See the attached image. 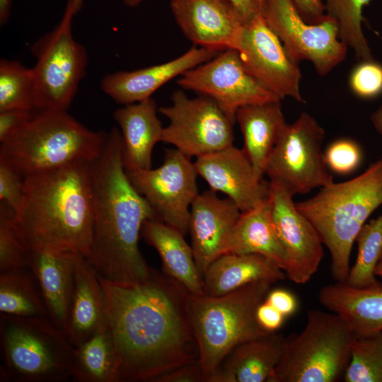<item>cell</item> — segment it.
<instances>
[{
    "label": "cell",
    "mask_w": 382,
    "mask_h": 382,
    "mask_svg": "<svg viewBox=\"0 0 382 382\" xmlns=\"http://www.w3.org/2000/svg\"><path fill=\"white\" fill-rule=\"evenodd\" d=\"M99 277L118 354V382H152L199 359L190 294L183 286L153 268L146 279L131 285Z\"/></svg>",
    "instance_id": "cell-1"
},
{
    "label": "cell",
    "mask_w": 382,
    "mask_h": 382,
    "mask_svg": "<svg viewBox=\"0 0 382 382\" xmlns=\"http://www.w3.org/2000/svg\"><path fill=\"white\" fill-rule=\"evenodd\" d=\"M91 174L93 225L86 258L105 280L121 285L139 283L151 269L139 250V236L144 222L158 217L127 175L117 128L105 132L101 150L91 162Z\"/></svg>",
    "instance_id": "cell-2"
},
{
    "label": "cell",
    "mask_w": 382,
    "mask_h": 382,
    "mask_svg": "<svg viewBox=\"0 0 382 382\" xmlns=\"http://www.w3.org/2000/svg\"><path fill=\"white\" fill-rule=\"evenodd\" d=\"M91 162L74 161L23 178L14 226L28 250L88 256L93 225Z\"/></svg>",
    "instance_id": "cell-3"
},
{
    "label": "cell",
    "mask_w": 382,
    "mask_h": 382,
    "mask_svg": "<svg viewBox=\"0 0 382 382\" xmlns=\"http://www.w3.org/2000/svg\"><path fill=\"white\" fill-rule=\"evenodd\" d=\"M381 205L382 158L361 175L348 181L333 182L314 197L296 203L328 248L335 282H346L357 236L369 216Z\"/></svg>",
    "instance_id": "cell-4"
},
{
    "label": "cell",
    "mask_w": 382,
    "mask_h": 382,
    "mask_svg": "<svg viewBox=\"0 0 382 382\" xmlns=\"http://www.w3.org/2000/svg\"><path fill=\"white\" fill-rule=\"evenodd\" d=\"M105 132H93L66 110H40L1 142L0 163L25 177L74 161H92Z\"/></svg>",
    "instance_id": "cell-5"
},
{
    "label": "cell",
    "mask_w": 382,
    "mask_h": 382,
    "mask_svg": "<svg viewBox=\"0 0 382 382\" xmlns=\"http://www.w3.org/2000/svg\"><path fill=\"white\" fill-rule=\"evenodd\" d=\"M272 283L259 281L231 293L190 295V313L205 382L239 344L268 333L258 324L256 310Z\"/></svg>",
    "instance_id": "cell-6"
},
{
    "label": "cell",
    "mask_w": 382,
    "mask_h": 382,
    "mask_svg": "<svg viewBox=\"0 0 382 382\" xmlns=\"http://www.w3.org/2000/svg\"><path fill=\"white\" fill-rule=\"evenodd\" d=\"M4 376L15 382L71 379L74 346L50 320L0 315Z\"/></svg>",
    "instance_id": "cell-7"
},
{
    "label": "cell",
    "mask_w": 382,
    "mask_h": 382,
    "mask_svg": "<svg viewBox=\"0 0 382 382\" xmlns=\"http://www.w3.org/2000/svg\"><path fill=\"white\" fill-rule=\"evenodd\" d=\"M354 334L333 312H307L299 334L286 338L284 354L268 382H336L343 378Z\"/></svg>",
    "instance_id": "cell-8"
},
{
    "label": "cell",
    "mask_w": 382,
    "mask_h": 382,
    "mask_svg": "<svg viewBox=\"0 0 382 382\" xmlns=\"http://www.w3.org/2000/svg\"><path fill=\"white\" fill-rule=\"evenodd\" d=\"M76 13L69 0L59 23L35 42L30 52L35 85V108L66 110L71 105L88 62L85 47L74 38L72 18Z\"/></svg>",
    "instance_id": "cell-9"
},
{
    "label": "cell",
    "mask_w": 382,
    "mask_h": 382,
    "mask_svg": "<svg viewBox=\"0 0 382 382\" xmlns=\"http://www.w3.org/2000/svg\"><path fill=\"white\" fill-rule=\"evenodd\" d=\"M325 131L316 120L302 112L286 124L267 163L265 174L293 197L333 183L321 146Z\"/></svg>",
    "instance_id": "cell-10"
},
{
    "label": "cell",
    "mask_w": 382,
    "mask_h": 382,
    "mask_svg": "<svg viewBox=\"0 0 382 382\" xmlns=\"http://www.w3.org/2000/svg\"><path fill=\"white\" fill-rule=\"evenodd\" d=\"M171 105L158 108L169 120L162 141L191 158L209 154L233 145L236 117L224 111L209 97L190 98L175 91Z\"/></svg>",
    "instance_id": "cell-11"
},
{
    "label": "cell",
    "mask_w": 382,
    "mask_h": 382,
    "mask_svg": "<svg viewBox=\"0 0 382 382\" xmlns=\"http://www.w3.org/2000/svg\"><path fill=\"white\" fill-rule=\"evenodd\" d=\"M260 15L296 62H310L320 76L330 73L346 58L347 47L339 38L330 17L308 23L292 0H260Z\"/></svg>",
    "instance_id": "cell-12"
},
{
    "label": "cell",
    "mask_w": 382,
    "mask_h": 382,
    "mask_svg": "<svg viewBox=\"0 0 382 382\" xmlns=\"http://www.w3.org/2000/svg\"><path fill=\"white\" fill-rule=\"evenodd\" d=\"M126 173L158 219L185 236L189 232L191 205L199 195L198 173L190 158L176 149H169L158 168Z\"/></svg>",
    "instance_id": "cell-13"
},
{
    "label": "cell",
    "mask_w": 382,
    "mask_h": 382,
    "mask_svg": "<svg viewBox=\"0 0 382 382\" xmlns=\"http://www.w3.org/2000/svg\"><path fill=\"white\" fill-rule=\"evenodd\" d=\"M177 83L185 90L211 98L234 117L243 106L281 100L247 70L234 49L224 50L187 71Z\"/></svg>",
    "instance_id": "cell-14"
},
{
    "label": "cell",
    "mask_w": 382,
    "mask_h": 382,
    "mask_svg": "<svg viewBox=\"0 0 382 382\" xmlns=\"http://www.w3.org/2000/svg\"><path fill=\"white\" fill-rule=\"evenodd\" d=\"M234 50L247 70L281 100L302 102L299 63L288 54L260 13L243 24Z\"/></svg>",
    "instance_id": "cell-15"
},
{
    "label": "cell",
    "mask_w": 382,
    "mask_h": 382,
    "mask_svg": "<svg viewBox=\"0 0 382 382\" xmlns=\"http://www.w3.org/2000/svg\"><path fill=\"white\" fill-rule=\"evenodd\" d=\"M270 202L276 231L284 249L286 277L306 284L324 256L322 241L311 221L296 208L293 196L278 182L270 180Z\"/></svg>",
    "instance_id": "cell-16"
},
{
    "label": "cell",
    "mask_w": 382,
    "mask_h": 382,
    "mask_svg": "<svg viewBox=\"0 0 382 382\" xmlns=\"http://www.w3.org/2000/svg\"><path fill=\"white\" fill-rule=\"evenodd\" d=\"M198 175L210 190L225 194L241 212L259 206L270 196L269 182L260 179L243 149L229 146L196 158Z\"/></svg>",
    "instance_id": "cell-17"
},
{
    "label": "cell",
    "mask_w": 382,
    "mask_h": 382,
    "mask_svg": "<svg viewBox=\"0 0 382 382\" xmlns=\"http://www.w3.org/2000/svg\"><path fill=\"white\" fill-rule=\"evenodd\" d=\"M241 210L229 198L209 190L197 196L190 208L189 232L194 258L203 277L209 266L228 253Z\"/></svg>",
    "instance_id": "cell-18"
},
{
    "label": "cell",
    "mask_w": 382,
    "mask_h": 382,
    "mask_svg": "<svg viewBox=\"0 0 382 382\" xmlns=\"http://www.w3.org/2000/svg\"><path fill=\"white\" fill-rule=\"evenodd\" d=\"M174 18L195 46L218 52L234 49L244 24L225 0H170Z\"/></svg>",
    "instance_id": "cell-19"
},
{
    "label": "cell",
    "mask_w": 382,
    "mask_h": 382,
    "mask_svg": "<svg viewBox=\"0 0 382 382\" xmlns=\"http://www.w3.org/2000/svg\"><path fill=\"white\" fill-rule=\"evenodd\" d=\"M220 52L194 45L169 62L108 74L101 81V89L115 102L123 105L141 102L151 98L156 91L171 79L211 60Z\"/></svg>",
    "instance_id": "cell-20"
},
{
    "label": "cell",
    "mask_w": 382,
    "mask_h": 382,
    "mask_svg": "<svg viewBox=\"0 0 382 382\" xmlns=\"http://www.w3.org/2000/svg\"><path fill=\"white\" fill-rule=\"evenodd\" d=\"M77 255L50 250H28V266L37 282L50 318L66 335Z\"/></svg>",
    "instance_id": "cell-21"
},
{
    "label": "cell",
    "mask_w": 382,
    "mask_h": 382,
    "mask_svg": "<svg viewBox=\"0 0 382 382\" xmlns=\"http://www.w3.org/2000/svg\"><path fill=\"white\" fill-rule=\"evenodd\" d=\"M157 111L156 103L151 97L114 112L113 117L120 128L122 158L126 171L151 168L153 149L162 141L163 130Z\"/></svg>",
    "instance_id": "cell-22"
},
{
    "label": "cell",
    "mask_w": 382,
    "mask_h": 382,
    "mask_svg": "<svg viewBox=\"0 0 382 382\" xmlns=\"http://www.w3.org/2000/svg\"><path fill=\"white\" fill-rule=\"evenodd\" d=\"M286 342V338L276 331L238 345L209 382H268L284 354Z\"/></svg>",
    "instance_id": "cell-23"
},
{
    "label": "cell",
    "mask_w": 382,
    "mask_h": 382,
    "mask_svg": "<svg viewBox=\"0 0 382 382\" xmlns=\"http://www.w3.org/2000/svg\"><path fill=\"white\" fill-rule=\"evenodd\" d=\"M107 325L105 294L99 275L88 259L78 254L66 336L76 347Z\"/></svg>",
    "instance_id": "cell-24"
},
{
    "label": "cell",
    "mask_w": 382,
    "mask_h": 382,
    "mask_svg": "<svg viewBox=\"0 0 382 382\" xmlns=\"http://www.w3.org/2000/svg\"><path fill=\"white\" fill-rule=\"evenodd\" d=\"M318 300L327 310L343 318L354 335L382 330V284L356 288L336 282L320 289Z\"/></svg>",
    "instance_id": "cell-25"
},
{
    "label": "cell",
    "mask_w": 382,
    "mask_h": 382,
    "mask_svg": "<svg viewBox=\"0 0 382 382\" xmlns=\"http://www.w3.org/2000/svg\"><path fill=\"white\" fill-rule=\"evenodd\" d=\"M141 235L158 252L163 273L183 286L191 295H201L203 277L196 265L192 247L184 235L158 219L144 222Z\"/></svg>",
    "instance_id": "cell-26"
},
{
    "label": "cell",
    "mask_w": 382,
    "mask_h": 382,
    "mask_svg": "<svg viewBox=\"0 0 382 382\" xmlns=\"http://www.w3.org/2000/svg\"><path fill=\"white\" fill-rule=\"evenodd\" d=\"M285 278L284 272L262 255L226 253L207 269L203 276V291L206 295L219 296L252 282L274 284Z\"/></svg>",
    "instance_id": "cell-27"
},
{
    "label": "cell",
    "mask_w": 382,
    "mask_h": 382,
    "mask_svg": "<svg viewBox=\"0 0 382 382\" xmlns=\"http://www.w3.org/2000/svg\"><path fill=\"white\" fill-rule=\"evenodd\" d=\"M243 137V150L262 179L271 153L286 125L280 100L240 108L236 113Z\"/></svg>",
    "instance_id": "cell-28"
},
{
    "label": "cell",
    "mask_w": 382,
    "mask_h": 382,
    "mask_svg": "<svg viewBox=\"0 0 382 382\" xmlns=\"http://www.w3.org/2000/svg\"><path fill=\"white\" fill-rule=\"evenodd\" d=\"M228 253L258 254L283 270L285 254L273 221L270 198L254 209L241 213Z\"/></svg>",
    "instance_id": "cell-29"
},
{
    "label": "cell",
    "mask_w": 382,
    "mask_h": 382,
    "mask_svg": "<svg viewBox=\"0 0 382 382\" xmlns=\"http://www.w3.org/2000/svg\"><path fill=\"white\" fill-rule=\"evenodd\" d=\"M119 359L108 325L74 347L71 380L118 382Z\"/></svg>",
    "instance_id": "cell-30"
},
{
    "label": "cell",
    "mask_w": 382,
    "mask_h": 382,
    "mask_svg": "<svg viewBox=\"0 0 382 382\" xmlns=\"http://www.w3.org/2000/svg\"><path fill=\"white\" fill-rule=\"evenodd\" d=\"M0 313L51 320L37 282L28 267L0 271Z\"/></svg>",
    "instance_id": "cell-31"
},
{
    "label": "cell",
    "mask_w": 382,
    "mask_h": 382,
    "mask_svg": "<svg viewBox=\"0 0 382 382\" xmlns=\"http://www.w3.org/2000/svg\"><path fill=\"white\" fill-rule=\"evenodd\" d=\"M371 0H324L325 14L337 24L341 42L360 61L372 59L369 42L362 29L363 11Z\"/></svg>",
    "instance_id": "cell-32"
},
{
    "label": "cell",
    "mask_w": 382,
    "mask_h": 382,
    "mask_svg": "<svg viewBox=\"0 0 382 382\" xmlns=\"http://www.w3.org/2000/svg\"><path fill=\"white\" fill-rule=\"evenodd\" d=\"M355 241L358 253L345 283L356 288L380 285L375 271L382 257V215L366 223Z\"/></svg>",
    "instance_id": "cell-33"
},
{
    "label": "cell",
    "mask_w": 382,
    "mask_h": 382,
    "mask_svg": "<svg viewBox=\"0 0 382 382\" xmlns=\"http://www.w3.org/2000/svg\"><path fill=\"white\" fill-rule=\"evenodd\" d=\"M35 112V85L32 68L15 60L0 61V112Z\"/></svg>",
    "instance_id": "cell-34"
},
{
    "label": "cell",
    "mask_w": 382,
    "mask_h": 382,
    "mask_svg": "<svg viewBox=\"0 0 382 382\" xmlns=\"http://www.w3.org/2000/svg\"><path fill=\"white\" fill-rule=\"evenodd\" d=\"M343 379L345 382H382V330L354 336Z\"/></svg>",
    "instance_id": "cell-35"
},
{
    "label": "cell",
    "mask_w": 382,
    "mask_h": 382,
    "mask_svg": "<svg viewBox=\"0 0 382 382\" xmlns=\"http://www.w3.org/2000/svg\"><path fill=\"white\" fill-rule=\"evenodd\" d=\"M14 211L0 203V271L28 267V249L18 238L14 226Z\"/></svg>",
    "instance_id": "cell-36"
},
{
    "label": "cell",
    "mask_w": 382,
    "mask_h": 382,
    "mask_svg": "<svg viewBox=\"0 0 382 382\" xmlns=\"http://www.w3.org/2000/svg\"><path fill=\"white\" fill-rule=\"evenodd\" d=\"M349 85L360 98H376L382 93V64L373 59L360 61L350 73Z\"/></svg>",
    "instance_id": "cell-37"
},
{
    "label": "cell",
    "mask_w": 382,
    "mask_h": 382,
    "mask_svg": "<svg viewBox=\"0 0 382 382\" xmlns=\"http://www.w3.org/2000/svg\"><path fill=\"white\" fill-rule=\"evenodd\" d=\"M324 158L328 168L336 173L347 175L359 166L361 152L354 141L342 139L335 141L328 146Z\"/></svg>",
    "instance_id": "cell-38"
},
{
    "label": "cell",
    "mask_w": 382,
    "mask_h": 382,
    "mask_svg": "<svg viewBox=\"0 0 382 382\" xmlns=\"http://www.w3.org/2000/svg\"><path fill=\"white\" fill-rule=\"evenodd\" d=\"M23 190V178L8 166L0 163L1 202L16 213L22 203Z\"/></svg>",
    "instance_id": "cell-39"
},
{
    "label": "cell",
    "mask_w": 382,
    "mask_h": 382,
    "mask_svg": "<svg viewBox=\"0 0 382 382\" xmlns=\"http://www.w3.org/2000/svg\"><path fill=\"white\" fill-rule=\"evenodd\" d=\"M152 382H205L199 359L190 362L163 374Z\"/></svg>",
    "instance_id": "cell-40"
},
{
    "label": "cell",
    "mask_w": 382,
    "mask_h": 382,
    "mask_svg": "<svg viewBox=\"0 0 382 382\" xmlns=\"http://www.w3.org/2000/svg\"><path fill=\"white\" fill-rule=\"evenodd\" d=\"M35 112L22 110H8L0 112V141H3L28 121Z\"/></svg>",
    "instance_id": "cell-41"
},
{
    "label": "cell",
    "mask_w": 382,
    "mask_h": 382,
    "mask_svg": "<svg viewBox=\"0 0 382 382\" xmlns=\"http://www.w3.org/2000/svg\"><path fill=\"white\" fill-rule=\"evenodd\" d=\"M286 317L267 303L262 301L256 310V319L260 326L267 332H276L284 323Z\"/></svg>",
    "instance_id": "cell-42"
},
{
    "label": "cell",
    "mask_w": 382,
    "mask_h": 382,
    "mask_svg": "<svg viewBox=\"0 0 382 382\" xmlns=\"http://www.w3.org/2000/svg\"><path fill=\"white\" fill-rule=\"evenodd\" d=\"M265 301L285 317L294 314L297 308V300L295 296L284 289H271Z\"/></svg>",
    "instance_id": "cell-43"
},
{
    "label": "cell",
    "mask_w": 382,
    "mask_h": 382,
    "mask_svg": "<svg viewBox=\"0 0 382 382\" xmlns=\"http://www.w3.org/2000/svg\"><path fill=\"white\" fill-rule=\"evenodd\" d=\"M292 1L302 18L309 24H318L327 17L322 0Z\"/></svg>",
    "instance_id": "cell-44"
},
{
    "label": "cell",
    "mask_w": 382,
    "mask_h": 382,
    "mask_svg": "<svg viewBox=\"0 0 382 382\" xmlns=\"http://www.w3.org/2000/svg\"><path fill=\"white\" fill-rule=\"evenodd\" d=\"M240 15L244 24L260 13V0H225Z\"/></svg>",
    "instance_id": "cell-45"
},
{
    "label": "cell",
    "mask_w": 382,
    "mask_h": 382,
    "mask_svg": "<svg viewBox=\"0 0 382 382\" xmlns=\"http://www.w3.org/2000/svg\"><path fill=\"white\" fill-rule=\"evenodd\" d=\"M11 0H0V23H6L10 15Z\"/></svg>",
    "instance_id": "cell-46"
},
{
    "label": "cell",
    "mask_w": 382,
    "mask_h": 382,
    "mask_svg": "<svg viewBox=\"0 0 382 382\" xmlns=\"http://www.w3.org/2000/svg\"><path fill=\"white\" fill-rule=\"evenodd\" d=\"M371 121L377 132L382 135V105L371 114Z\"/></svg>",
    "instance_id": "cell-47"
},
{
    "label": "cell",
    "mask_w": 382,
    "mask_h": 382,
    "mask_svg": "<svg viewBox=\"0 0 382 382\" xmlns=\"http://www.w3.org/2000/svg\"><path fill=\"white\" fill-rule=\"evenodd\" d=\"M144 0H124L126 5L134 7L139 5Z\"/></svg>",
    "instance_id": "cell-48"
},
{
    "label": "cell",
    "mask_w": 382,
    "mask_h": 382,
    "mask_svg": "<svg viewBox=\"0 0 382 382\" xmlns=\"http://www.w3.org/2000/svg\"><path fill=\"white\" fill-rule=\"evenodd\" d=\"M375 274L382 279V261H380L376 268Z\"/></svg>",
    "instance_id": "cell-49"
},
{
    "label": "cell",
    "mask_w": 382,
    "mask_h": 382,
    "mask_svg": "<svg viewBox=\"0 0 382 382\" xmlns=\"http://www.w3.org/2000/svg\"><path fill=\"white\" fill-rule=\"evenodd\" d=\"M71 1H72L74 7L76 11L77 12L81 8L83 0H71Z\"/></svg>",
    "instance_id": "cell-50"
},
{
    "label": "cell",
    "mask_w": 382,
    "mask_h": 382,
    "mask_svg": "<svg viewBox=\"0 0 382 382\" xmlns=\"http://www.w3.org/2000/svg\"><path fill=\"white\" fill-rule=\"evenodd\" d=\"M381 261H382V257H381Z\"/></svg>",
    "instance_id": "cell-51"
}]
</instances>
